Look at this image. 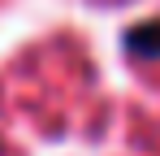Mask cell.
Segmentation results:
<instances>
[{
    "label": "cell",
    "mask_w": 160,
    "mask_h": 156,
    "mask_svg": "<svg viewBox=\"0 0 160 156\" xmlns=\"http://www.w3.org/2000/svg\"><path fill=\"white\" fill-rule=\"evenodd\" d=\"M126 52L138 56V61H156L160 56V18L130 26V30H126Z\"/></svg>",
    "instance_id": "cell-1"
}]
</instances>
